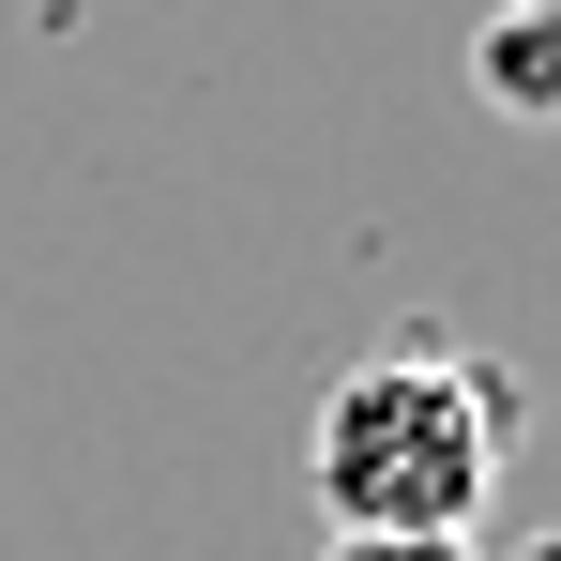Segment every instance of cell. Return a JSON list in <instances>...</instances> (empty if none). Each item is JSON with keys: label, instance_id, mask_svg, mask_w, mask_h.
<instances>
[{"label": "cell", "instance_id": "obj_4", "mask_svg": "<svg viewBox=\"0 0 561 561\" xmlns=\"http://www.w3.org/2000/svg\"><path fill=\"white\" fill-rule=\"evenodd\" d=\"M531 561H547V547H531Z\"/></svg>", "mask_w": 561, "mask_h": 561}, {"label": "cell", "instance_id": "obj_3", "mask_svg": "<svg viewBox=\"0 0 561 561\" xmlns=\"http://www.w3.org/2000/svg\"><path fill=\"white\" fill-rule=\"evenodd\" d=\"M334 561H470V547H350V531H334Z\"/></svg>", "mask_w": 561, "mask_h": 561}, {"label": "cell", "instance_id": "obj_2", "mask_svg": "<svg viewBox=\"0 0 561 561\" xmlns=\"http://www.w3.org/2000/svg\"><path fill=\"white\" fill-rule=\"evenodd\" d=\"M470 77H485V106H501V122H561V0H516V15H485Z\"/></svg>", "mask_w": 561, "mask_h": 561}, {"label": "cell", "instance_id": "obj_1", "mask_svg": "<svg viewBox=\"0 0 561 561\" xmlns=\"http://www.w3.org/2000/svg\"><path fill=\"white\" fill-rule=\"evenodd\" d=\"M501 456H516V394L456 350H365L319 394V440H304L350 547H470Z\"/></svg>", "mask_w": 561, "mask_h": 561}]
</instances>
